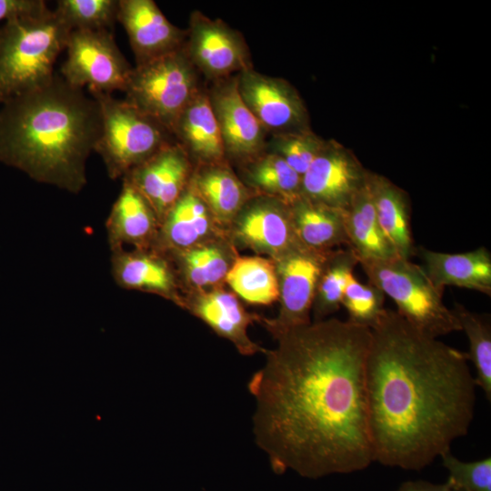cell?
Returning <instances> with one entry per match:
<instances>
[{
  "label": "cell",
  "mask_w": 491,
  "mask_h": 491,
  "mask_svg": "<svg viewBox=\"0 0 491 491\" xmlns=\"http://www.w3.org/2000/svg\"><path fill=\"white\" fill-rule=\"evenodd\" d=\"M370 328L326 318L276 338L248 383L253 432L275 472L319 478L374 462L366 364Z\"/></svg>",
  "instance_id": "1"
},
{
  "label": "cell",
  "mask_w": 491,
  "mask_h": 491,
  "mask_svg": "<svg viewBox=\"0 0 491 491\" xmlns=\"http://www.w3.org/2000/svg\"><path fill=\"white\" fill-rule=\"evenodd\" d=\"M366 364L374 462L421 470L467 434L476 381L466 353L385 308L370 328Z\"/></svg>",
  "instance_id": "2"
},
{
  "label": "cell",
  "mask_w": 491,
  "mask_h": 491,
  "mask_svg": "<svg viewBox=\"0 0 491 491\" xmlns=\"http://www.w3.org/2000/svg\"><path fill=\"white\" fill-rule=\"evenodd\" d=\"M100 132L96 100L55 74L47 85L3 104L0 161L76 194Z\"/></svg>",
  "instance_id": "3"
},
{
  "label": "cell",
  "mask_w": 491,
  "mask_h": 491,
  "mask_svg": "<svg viewBox=\"0 0 491 491\" xmlns=\"http://www.w3.org/2000/svg\"><path fill=\"white\" fill-rule=\"evenodd\" d=\"M69 26L49 8L0 25V103L47 85L65 49Z\"/></svg>",
  "instance_id": "4"
},
{
  "label": "cell",
  "mask_w": 491,
  "mask_h": 491,
  "mask_svg": "<svg viewBox=\"0 0 491 491\" xmlns=\"http://www.w3.org/2000/svg\"><path fill=\"white\" fill-rule=\"evenodd\" d=\"M359 265L369 283L389 296L396 311L422 333L437 338L461 331L453 310L444 303V291L431 282L420 265L401 257Z\"/></svg>",
  "instance_id": "5"
},
{
  "label": "cell",
  "mask_w": 491,
  "mask_h": 491,
  "mask_svg": "<svg viewBox=\"0 0 491 491\" xmlns=\"http://www.w3.org/2000/svg\"><path fill=\"white\" fill-rule=\"evenodd\" d=\"M99 105L101 132L94 151L111 179L124 178L165 145L175 142L159 122L110 94L91 93Z\"/></svg>",
  "instance_id": "6"
},
{
  "label": "cell",
  "mask_w": 491,
  "mask_h": 491,
  "mask_svg": "<svg viewBox=\"0 0 491 491\" xmlns=\"http://www.w3.org/2000/svg\"><path fill=\"white\" fill-rule=\"evenodd\" d=\"M201 88L199 72L184 46L133 67L125 100L170 133L177 117Z\"/></svg>",
  "instance_id": "7"
},
{
  "label": "cell",
  "mask_w": 491,
  "mask_h": 491,
  "mask_svg": "<svg viewBox=\"0 0 491 491\" xmlns=\"http://www.w3.org/2000/svg\"><path fill=\"white\" fill-rule=\"evenodd\" d=\"M63 79L89 93L125 91L133 67L119 50L113 31L72 30L66 44Z\"/></svg>",
  "instance_id": "8"
},
{
  "label": "cell",
  "mask_w": 491,
  "mask_h": 491,
  "mask_svg": "<svg viewBox=\"0 0 491 491\" xmlns=\"http://www.w3.org/2000/svg\"><path fill=\"white\" fill-rule=\"evenodd\" d=\"M226 235L236 249H250L274 261L305 247L296 236L289 203L261 194L246 201Z\"/></svg>",
  "instance_id": "9"
},
{
  "label": "cell",
  "mask_w": 491,
  "mask_h": 491,
  "mask_svg": "<svg viewBox=\"0 0 491 491\" xmlns=\"http://www.w3.org/2000/svg\"><path fill=\"white\" fill-rule=\"evenodd\" d=\"M331 252L303 247L275 261L280 307L275 318L261 319L274 338L311 323L317 283Z\"/></svg>",
  "instance_id": "10"
},
{
  "label": "cell",
  "mask_w": 491,
  "mask_h": 491,
  "mask_svg": "<svg viewBox=\"0 0 491 491\" xmlns=\"http://www.w3.org/2000/svg\"><path fill=\"white\" fill-rule=\"evenodd\" d=\"M184 49L196 70L214 82L252 68L243 35L197 10L190 15Z\"/></svg>",
  "instance_id": "11"
},
{
  "label": "cell",
  "mask_w": 491,
  "mask_h": 491,
  "mask_svg": "<svg viewBox=\"0 0 491 491\" xmlns=\"http://www.w3.org/2000/svg\"><path fill=\"white\" fill-rule=\"evenodd\" d=\"M240 96L264 129L273 135L306 128L307 111L286 80L252 68L236 75Z\"/></svg>",
  "instance_id": "12"
},
{
  "label": "cell",
  "mask_w": 491,
  "mask_h": 491,
  "mask_svg": "<svg viewBox=\"0 0 491 491\" xmlns=\"http://www.w3.org/2000/svg\"><path fill=\"white\" fill-rule=\"evenodd\" d=\"M207 94L227 161L242 165L263 153L266 131L242 100L236 75L215 81Z\"/></svg>",
  "instance_id": "13"
},
{
  "label": "cell",
  "mask_w": 491,
  "mask_h": 491,
  "mask_svg": "<svg viewBox=\"0 0 491 491\" xmlns=\"http://www.w3.org/2000/svg\"><path fill=\"white\" fill-rule=\"evenodd\" d=\"M366 171L346 149L326 142L301 176L300 194L315 202L346 209L366 181Z\"/></svg>",
  "instance_id": "14"
},
{
  "label": "cell",
  "mask_w": 491,
  "mask_h": 491,
  "mask_svg": "<svg viewBox=\"0 0 491 491\" xmlns=\"http://www.w3.org/2000/svg\"><path fill=\"white\" fill-rule=\"evenodd\" d=\"M194 165L175 141L132 169L123 178L150 204L159 223L189 184Z\"/></svg>",
  "instance_id": "15"
},
{
  "label": "cell",
  "mask_w": 491,
  "mask_h": 491,
  "mask_svg": "<svg viewBox=\"0 0 491 491\" xmlns=\"http://www.w3.org/2000/svg\"><path fill=\"white\" fill-rule=\"evenodd\" d=\"M181 307L206 324L216 335L230 341L244 356L266 350L248 336V327L262 317L247 312L232 292L218 286L184 294Z\"/></svg>",
  "instance_id": "16"
},
{
  "label": "cell",
  "mask_w": 491,
  "mask_h": 491,
  "mask_svg": "<svg viewBox=\"0 0 491 491\" xmlns=\"http://www.w3.org/2000/svg\"><path fill=\"white\" fill-rule=\"evenodd\" d=\"M117 21L124 26L136 65L182 48L183 30L168 21L153 0H118Z\"/></svg>",
  "instance_id": "17"
},
{
  "label": "cell",
  "mask_w": 491,
  "mask_h": 491,
  "mask_svg": "<svg viewBox=\"0 0 491 491\" xmlns=\"http://www.w3.org/2000/svg\"><path fill=\"white\" fill-rule=\"evenodd\" d=\"M227 235L190 184L162 220L154 249L163 254L186 250Z\"/></svg>",
  "instance_id": "18"
},
{
  "label": "cell",
  "mask_w": 491,
  "mask_h": 491,
  "mask_svg": "<svg viewBox=\"0 0 491 491\" xmlns=\"http://www.w3.org/2000/svg\"><path fill=\"white\" fill-rule=\"evenodd\" d=\"M112 276L122 288L160 296L181 307L184 295L170 259L155 250L112 251Z\"/></svg>",
  "instance_id": "19"
},
{
  "label": "cell",
  "mask_w": 491,
  "mask_h": 491,
  "mask_svg": "<svg viewBox=\"0 0 491 491\" xmlns=\"http://www.w3.org/2000/svg\"><path fill=\"white\" fill-rule=\"evenodd\" d=\"M111 251L125 246L137 250L154 249L160 227L159 220L146 199L123 179L120 194L105 224Z\"/></svg>",
  "instance_id": "20"
},
{
  "label": "cell",
  "mask_w": 491,
  "mask_h": 491,
  "mask_svg": "<svg viewBox=\"0 0 491 491\" xmlns=\"http://www.w3.org/2000/svg\"><path fill=\"white\" fill-rule=\"evenodd\" d=\"M171 134L195 166L228 162L207 91L202 88L179 115Z\"/></svg>",
  "instance_id": "21"
},
{
  "label": "cell",
  "mask_w": 491,
  "mask_h": 491,
  "mask_svg": "<svg viewBox=\"0 0 491 491\" xmlns=\"http://www.w3.org/2000/svg\"><path fill=\"white\" fill-rule=\"evenodd\" d=\"M415 252L437 288L444 291L446 286H455L491 296V254L485 246L456 254L419 246Z\"/></svg>",
  "instance_id": "22"
},
{
  "label": "cell",
  "mask_w": 491,
  "mask_h": 491,
  "mask_svg": "<svg viewBox=\"0 0 491 491\" xmlns=\"http://www.w3.org/2000/svg\"><path fill=\"white\" fill-rule=\"evenodd\" d=\"M165 255L172 262L182 290L185 289L186 293L222 286L238 256L227 235Z\"/></svg>",
  "instance_id": "23"
},
{
  "label": "cell",
  "mask_w": 491,
  "mask_h": 491,
  "mask_svg": "<svg viewBox=\"0 0 491 491\" xmlns=\"http://www.w3.org/2000/svg\"><path fill=\"white\" fill-rule=\"evenodd\" d=\"M190 184L226 232L246 201L254 194L228 162L194 167Z\"/></svg>",
  "instance_id": "24"
},
{
  "label": "cell",
  "mask_w": 491,
  "mask_h": 491,
  "mask_svg": "<svg viewBox=\"0 0 491 491\" xmlns=\"http://www.w3.org/2000/svg\"><path fill=\"white\" fill-rule=\"evenodd\" d=\"M289 205L296 236L305 247L323 253L348 247L343 209L312 201L301 194Z\"/></svg>",
  "instance_id": "25"
},
{
  "label": "cell",
  "mask_w": 491,
  "mask_h": 491,
  "mask_svg": "<svg viewBox=\"0 0 491 491\" xmlns=\"http://www.w3.org/2000/svg\"><path fill=\"white\" fill-rule=\"evenodd\" d=\"M366 182L382 232L399 257L410 259L416 248L406 194L386 177L371 172H367Z\"/></svg>",
  "instance_id": "26"
},
{
  "label": "cell",
  "mask_w": 491,
  "mask_h": 491,
  "mask_svg": "<svg viewBox=\"0 0 491 491\" xmlns=\"http://www.w3.org/2000/svg\"><path fill=\"white\" fill-rule=\"evenodd\" d=\"M344 221L348 247L354 251L359 264L399 257L377 222L366 177L362 187L344 209Z\"/></svg>",
  "instance_id": "27"
},
{
  "label": "cell",
  "mask_w": 491,
  "mask_h": 491,
  "mask_svg": "<svg viewBox=\"0 0 491 491\" xmlns=\"http://www.w3.org/2000/svg\"><path fill=\"white\" fill-rule=\"evenodd\" d=\"M225 283L241 300L255 306H269L279 298L275 261L263 256H237Z\"/></svg>",
  "instance_id": "28"
},
{
  "label": "cell",
  "mask_w": 491,
  "mask_h": 491,
  "mask_svg": "<svg viewBox=\"0 0 491 491\" xmlns=\"http://www.w3.org/2000/svg\"><path fill=\"white\" fill-rule=\"evenodd\" d=\"M244 184L255 194L291 202L300 195L301 176L286 162L265 150L241 165Z\"/></svg>",
  "instance_id": "29"
},
{
  "label": "cell",
  "mask_w": 491,
  "mask_h": 491,
  "mask_svg": "<svg viewBox=\"0 0 491 491\" xmlns=\"http://www.w3.org/2000/svg\"><path fill=\"white\" fill-rule=\"evenodd\" d=\"M359 260L349 248L333 250L328 256L317 283L312 306L314 321H321L336 312L349 278Z\"/></svg>",
  "instance_id": "30"
},
{
  "label": "cell",
  "mask_w": 491,
  "mask_h": 491,
  "mask_svg": "<svg viewBox=\"0 0 491 491\" xmlns=\"http://www.w3.org/2000/svg\"><path fill=\"white\" fill-rule=\"evenodd\" d=\"M468 338L469 352L466 353L476 371L475 381L486 398H491V324L487 315L472 312L456 303L452 309Z\"/></svg>",
  "instance_id": "31"
},
{
  "label": "cell",
  "mask_w": 491,
  "mask_h": 491,
  "mask_svg": "<svg viewBox=\"0 0 491 491\" xmlns=\"http://www.w3.org/2000/svg\"><path fill=\"white\" fill-rule=\"evenodd\" d=\"M55 12L71 30L113 31L118 0H58Z\"/></svg>",
  "instance_id": "32"
},
{
  "label": "cell",
  "mask_w": 491,
  "mask_h": 491,
  "mask_svg": "<svg viewBox=\"0 0 491 491\" xmlns=\"http://www.w3.org/2000/svg\"><path fill=\"white\" fill-rule=\"evenodd\" d=\"M326 141L308 127L272 135L266 150L276 154L302 176L318 155Z\"/></svg>",
  "instance_id": "33"
},
{
  "label": "cell",
  "mask_w": 491,
  "mask_h": 491,
  "mask_svg": "<svg viewBox=\"0 0 491 491\" xmlns=\"http://www.w3.org/2000/svg\"><path fill=\"white\" fill-rule=\"evenodd\" d=\"M385 295L371 283L362 284L353 275L345 288L341 306L348 321L372 328L383 314Z\"/></svg>",
  "instance_id": "34"
},
{
  "label": "cell",
  "mask_w": 491,
  "mask_h": 491,
  "mask_svg": "<svg viewBox=\"0 0 491 491\" xmlns=\"http://www.w3.org/2000/svg\"><path fill=\"white\" fill-rule=\"evenodd\" d=\"M448 472L446 482L454 491H491V458L465 462L451 452L441 456Z\"/></svg>",
  "instance_id": "35"
},
{
  "label": "cell",
  "mask_w": 491,
  "mask_h": 491,
  "mask_svg": "<svg viewBox=\"0 0 491 491\" xmlns=\"http://www.w3.org/2000/svg\"><path fill=\"white\" fill-rule=\"evenodd\" d=\"M47 9L43 0H0V25L20 16L41 14Z\"/></svg>",
  "instance_id": "36"
},
{
  "label": "cell",
  "mask_w": 491,
  "mask_h": 491,
  "mask_svg": "<svg viewBox=\"0 0 491 491\" xmlns=\"http://www.w3.org/2000/svg\"><path fill=\"white\" fill-rule=\"evenodd\" d=\"M396 491H454L445 484H434L425 480L404 482Z\"/></svg>",
  "instance_id": "37"
}]
</instances>
